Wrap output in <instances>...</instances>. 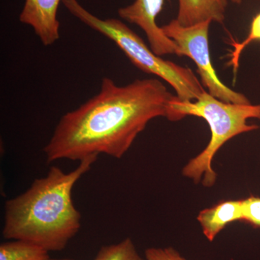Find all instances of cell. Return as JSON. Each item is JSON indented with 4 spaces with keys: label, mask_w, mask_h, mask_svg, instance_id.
<instances>
[{
    "label": "cell",
    "mask_w": 260,
    "mask_h": 260,
    "mask_svg": "<svg viewBox=\"0 0 260 260\" xmlns=\"http://www.w3.org/2000/svg\"><path fill=\"white\" fill-rule=\"evenodd\" d=\"M174 96L155 78L121 86L103 78L96 95L61 116L44 148L47 161H80L101 153L121 158L149 121L167 118Z\"/></svg>",
    "instance_id": "1"
},
{
    "label": "cell",
    "mask_w": 260,
    "mask_h": 260,
    "mask_svg": "<svg viewBox=\"0 0 260 260\" xmlns=\"http://www.w3.org/2000/svg\"><path fill=\"white\" fill-rule=\"evenodd\" d=\"M98 155L80 160L69 173L52 167L28 190L5 205L3 236L28 241L50 251L64 250L81 226V215L72 198L75 184L90 171Z\"/></svg>",
    "instance_id": "2"
},
{
    "label": "cell",
    "mask_w": 260,
    "mask_h": 260,
    "mask_svg": "<svg viewBox=\"0 0 260 260\" xmlns=\"http://www.w3.org/2000/svg\"><path fill=\"white\" fill-rule=\"evenodd\" d=\"M186 116L205 119L209 125L211 138L206 148L183 168V176L195 184L202 182L205 187H211L217 179L212 166L215 154L234 137L259 128L256 124H248L247 121L260 119V104H228L206 91L194 102H184L175 95L169 104L167 119L177 121Z\"/></svg>",
    "instance_id": "3"
},
{
    "label": "cell",
    "mask_w": 260,
    "mask_h": 260,
    "mask_svg": "<svg viewBox=\"0 0 260 260\" xmlns=\"http://www.w3.org/2000/svg\"><path fill=\"white\" fill-rule=\"evenodd\" d=\"M61 3L82 23L115 43L138 69L167 82L174 89L179 100L192 102L205 91L190 68L156 55L136 32L120 20L99 18L85 9L78 0H62Z\"/></svg>",
    "instance_id": "4"
},
{
    "label": "cell",
    "mask_w": 260,
    "mask_h": 260,
    "mask_svg": "<svg viewBox=\"0 0 260 260\" xmlns=\"http://www.w3.org/2000/svg\"><path fill=\"white\" fill-rule=\"evenodd\" d=\"M211 23L206 21L185 27L174 19L161 28L177 46L178 56H188L194 61L202 85L210 95L228 104H250L244 94L234 91L219 79L210 54L208 34Z\"/></svg>",
    "instance_id": "5"
},
{
    "label": "cell",
    "mask_w": 260,
    "mask_h": 260,
    "mask_svg": "<svg viewBox=\"0 0 260 260\" xmlns=\"http://www.w3.org/2000/svg\"><path fill=\"white\" fill-rule=\"evenodd\" d=\"M164 2L165 0H135L133 4L119 8L118 15L145 32L150 49L156 55H178L177 46L156 23V18L162 11Z\"/></svg>",
    "instance_id": "6"
},
{
    "label": "cell",
    "mask_w": 260,
    "mask_h": 260,
    "mask_svg": "<svg viewBox=\"0 0 260 260\" xmlns=\"http://www.w3.org/2000/svg\"><path fill=\"white\" fill-rule=\"evenodd\" d=\"M62 0H25L20 23L34 29L43 45L49 47L60 37L58 8Z\"/></svg>",
    "instance_id": "7"
},
{
    "label": "cell",
    "mask_w": 260,
    "mask_h": 260,
    "mask_svg": "<svg viewBox=\"0 0 260 260\" xmlns=\"http://www.w3.org/2000/svg\"><path fill=\"white\" fill-rule=\"evenodd\" d=\"M227 5L228 0H179L176 20L185 27L206 21L222 24Z\"/></svg>",
    "instance_id": "8"
},
{
    "label": "cell",
    "mask_w": 260,
    "mask_h": 260,
    "mask_svg": "<svg viewBox=\"0 0 260 260\" xmlns=\"http://www.w3.org/2000/svg\"><path fill=\"white\" fill-rule=\"evenodd\" d=\"M198 220L205 237L213 242L214 239L229 224L242 221V201L224 200L211 208L200 211Z\"/></svg>",
    "instance_id": "9"
},
{
    "label": "cell",
    "mask_w": 260,
    "mask_h": 260,
    "mask_svg": "<svg viewBox=\"0 0 260 260\" xmlns=\"http://www.w3.org/2000/svg\"><path fill=\"white\" fill-rule=\"evenodd\" d=\"M49 251L42 246L28 241L16 240L2 243L0 260H48Z\"/></svg>",
    "instance_id": "10"
},
{
    "label": "cell",
    "mask_w": 260,
    "mask_h": 260,
    "mask_svg": "<svg viewBox=\"0 0 260 260\" xmlns=\"http://www.w3.org/2000/svg\"><path fill=\"white\" fill-rule=\"evenodd\" d=\"M93 260H146L142 257L129 238L116 244L103 246Z\"/></svg>",
    "instance_id": "11"
},
{
    "label": "cell",
    "mask_w": 260,
    "mask_h": 260,
    "mask_svg": "<svg viewBox=\"0 0 260 260\" xmlns=\"http://www.w3.org/2000/svg\"><path fill=\"white\" fill-rule=\"evenodd\" d=\"M255 41H260V13L253 18L249 35L242 42H237L232 39L231 45L232 46L234 49L229 55L231 59L229 61V65L232 67L234 74H237V70L239 69V60H240V56L243 50L249 44L255 42Z\"/></svg>",
    "instance_id": "12"
},
{
    "label": "cell",
    "mask_w": 260,
    "mask_h": 260,
    "mask_svg": "<svg viewBox=\"0 0 260 260\" xmlns=\"http://www.w3.org/2000/svg\"><path fill=\"white\" fill-rule=\"evenodd\" d=\"M242 201V221L260 229V197L250 196Z\"/></svg>",
    "instance_id": "13"
},
{
    "label": "cell",
    "mask_w": 260,
    "mask_h": 260,
    "mask_svg": "<svg viewBox=\"0 0 260 260\" xmlns=\"http://www.w3.org/2000/svg\"><path fill=\"white\" fill-rule=\"evenodd\" d=\"M146 260H188L172 247H151L145 251Z\"/></svg>",
    "instance_id": "14"
},
{
    "label": "cell",
    "mask_w": 260,
    "mask_h": 260,
    "mask_svg": "<svg viewBox=\"0 0 260 260\" xmlns=\"http://www.w3.org/2000/svg\"><path fill=\"white\" fill-rule=\"evenodd\" d=\"M232 3H235V4L239 5L242 3V0H231Z\"/></svg>",
    "instance_id": "15"
},
{
    "label": "cell",
    "mask_w": 260,
    "mask_h": 260,
    "mask_svg": "<svg viewBox=\"0 0 260 260\" xmlns=\"http://www.w3.org/2000/svg\"><path fill=\"white\" fill-rule=\"evenodd\" d=\"M48 260H75V259H68V258H65V259H48Z\"/></svg>",
    "instance_id": "16"
}]
</instances>
